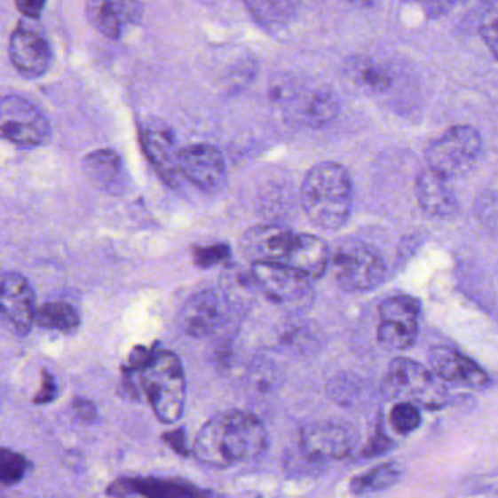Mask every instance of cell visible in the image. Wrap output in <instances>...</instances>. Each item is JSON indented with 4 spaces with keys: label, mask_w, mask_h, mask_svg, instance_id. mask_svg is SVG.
Returning a JSON list of instances; mask_svg holds the SVG:
<instances>
[{
    "label": "cell",
    "mask_w": 498,
    "mask_h": 498,
    "mask_svg": "<svg viewBox=\"0 0 498 498\" xmlns=\"http://www.w3.org/2000/svg\"><path fill=\"white\" fill-rule=\"evenodd\" d=\"M120 391L129 400H148L162 424H176L185 412L186 375L173 351L138 346L123 366Z\"/></svg>",
    "instance_id": "obj_1"
},
{
    "label": "cell",
    "mask_w": 498,
    "mask_h": 498,
    "mask_svg": "<svg viewBox=\"0 0 498 498\" xmlns=\"http://www.w3.org/2000/svg\"><path fill=\"white\" fill-rule=\"evenodd\" d=\"M268 445V431L257 416L228 409L206 421L194 439L192 452L199 463L225 470L259 459Z\"/></svg>",
    "instance_id": "obj_2"
},
{
    "label": "cell",
    "mask_w": 498,
    "mask_h": 498,
    "mask_svg": "<svg viewBox=\"0 0 498 498\" xmlns=\"http://www.w3.org/2000/svg\"><path fill=\"white\" fill-rule=\"evenodd\" d=\"M352 181L338 162L325 161L305 174L301 202L310 221L321 230H339L352 210Z\"/></svg>",
    "instance_id": "obj_3"
},
{
    "label": "cell",
    "mask_w": 498,
    "mask_h": 498,
    "mask_svg": "<svg viewBox=\"0 0 498 498\" xmlns=\"http://www.w3.org/2000/svg\"><path fill=\"white\" fill-rule=\"evenodd\" d=\"M482 138L472 126H453L425 151L429 170L446 180L470 174L481 157Z\"/></svg>",
    "instance_id": "obj_4"
},
{
    "label": "cell",
    "mask_w": 498,
    "mask_h": 498,
    "mask_svg": "<svg viewBox=\"0 0 498 498\" xmlns=\"http://www.w3.org/2000/svg\"><path fill=\"white\" fill-rule=\"evenodd\" d=\"M359 432L352 425L338 421H320L301 430L298 455L301 465L317 466L339 461L354 452Z\"/></svg>",
    "instance_id": "obj_5"
},
{
    "label": "cell",
    "mask_w": 498,
    "mask_h": 498,
    "mask_svg": "<svg viewBox=\"0 0 498 498\" xmlns=\"http://www.w3.org/2000/svg\"><path fill=\"white\" fill-rule=\"evenodd\" d=\"M335 278L346 293H366L386 278L387 266L377 249L367 244L346 246L332 255Z\"/></svg>",
    "instance_id": "obj_6"
},
{
    "label": "cell",
    "mask_w": 498,
    "mask_h": 498,
    "mask_svg": "<svg viewBox=\"0 0 498 498\" xmlns=\"http://www.w3.org/2000/svg\"><path fill=\"white\" fill-rule=\"evenodd\" d=\"M0 130L4 139L21 148H36L50 138L44 113L21 95H4L0 101Z\"/></svg>",
    "instance_id": "obj_7"
},
{
    "label": "cell",
    "mask_w": 498,
    "mask_h": 498,
    "mask_svg": "<svg viewBox=\"0 0 498 498\" xmlns=\"http://www.w3.org/2000/svg\"><path fill=\"white\" fill-rule=\"evenodd\" d=\"M259 291L269 300L285 307L301 309L313 301L312 280L282 265H251Z\"/></svg>",
    "instance_id": "obj_8"
},
{
    "label": "cell",
    "mask_w": 498,
    "mask_h": 498,
    "mask_svg": "<svg viewBox=\"0 0 498 498\" xmlns=\"http://www.w3.org/2000/svg\"><path fill=\"white\" fill-rule=\"evenodd\" d=\"M230 303L223 293L214 289H202L186 300L181 307V329L192 338L202 339L214 335L223 328L228 317Z\"/></svg>",
    "instance_id": "obj_9"
},
{
    "label": "cell",
    "mask_w": 498,
    "mask_h": 498,
    "mask_svg": "<svg viewBox=\"0 0 498 498\" xmlns=\"http://www.w3.org/2000/svg\"><path fill=\"white\" fill-rule=\"evenodd\" d=\"M178 171L206 194H214L225 185V161L214 145L194 144L180 149Z\"/></svg>",
    "instance_id": "obj_10"
},
{
    "label": "cell",
    "mask_w": 498,
    "mask_h": 498,
    "mask_svg": "<svg viewBox=\"0 0 498 498\" xmlns=\"http://www.w3.org/2000/svg\"><path fill=\"white\" fill-rule=\"evenodd\" d=\"M296 233L280 224L251 226L240 239V251L251 265H287Z\"/></svg>",
    "instance_id": "obj_11"
},
{
    "label": "cell",
    "mask_w": 498,
    "mask_h": 498,
    "mask_svg": "<svg viewBox=\"0 0 498 498\" xmlns=\"http://www.w3.org/2000/svg\"><path fill=\"white\" fill-rule=\"evenodd\" d=\"M108 497L128 498H214L209 490L178 478L122 477L108 486Z\"/></svg>",
    "instance_id": "obj_12"
},
{
    "label": "cell",
    "mask_w": 498,
    "mask_h": 498,
    "mask_svg": "<svg viewBox=\"0 0 498 498\" xmlns=\"http://www.w3.org/2000/svg\"><path fill=\"white\" fill-rule=\"evenodd\" d=\"M0 309L4 320L8 321L18 335L25 336L36 323V294L29 281L18 272H4L2 276Z\"/></svg>",
    "instance_id": "obj_13"
},
{
    "label": "cell",
    "mask_w": 498,
    "mask_h": 498,
    "mask_svg": "<svg viewBox=\"0 0 498 498\" xmlns=\"http://www.w3.org/2000/svg\"><path fill=\"white\" fill-rule=\"evenodd\" d=\"M9 56L15 69L29 79L40 78L50 69L53 60L47 38L24 25H18L11 34Z\"/></svg>",
    "instance_id": "obj_14"
},
{
    "label": "cell",
    "mask_w": 498,
    "mask_h": 498,
    "mask_svg": "<svg viewBox=\"0 0 498 498\" xmlns=\"http://www.w3.org/2000/svg\"><path fill=\"white\" fill-rule=\"evenodd\" d=\"M140 139L146 157L161 178L169 185H176L180 171L173 130L160 120L151 119L140 126Z\"/></svg>",
    "instance_id": "obj_15"
},
{
    "label": "cell",
    "mask_w": 498,
    "mask_h": 498,
    "mask_svg": "<svg viewBox=\"0 0 498 498\" xmlns=\"http://www.w3.org/2000/svg\"><path fill=\"white\" fill-rule=\"evenodd\" d=\"M384 386L387 393L395 398H411L431 404L434 379L423 364L414 360H393L387 368Z\"/></svg>",
    "instance_id": "obj_16"
},
{
    "label": "cell",
    "mask_w": 498,
    "mask_h": 498,
    "mask_svg": "<svg viewBox=\"0 0 498 498\" xmlns=\"http://www.w3.org/2000/svg\"><path fill=\"white\" fill-rule=\"evenodd\" d=\"M83 170L91 185L103 194L117 196L129 189L128 170L113 149H99L85 155Z\"/></svg>",
    "instance_id": "obj_17"
},
{
    "label": "cell",
    "mask_w": 498,
    "mask_h": 498,
    "mask_svg": "<svg viewBox=\"0 0 498 498\" xmlns=\"http://www.w3.org/2000/svg\"><path fill=\"white\" fill-rule=\"evenodd\" d=\"M432 370L440 379L468 387H486L490 377L474 360L449 346H436L430 352Z\"/></svg>",
    "instance_id": "obj_18"
},
{
    "label": "cell",
    "mask_w": 498,
    "mask_h": 498,
    "mask_svg": "<svg viewBox=\"0 0 498 498\" xmlns=\"http://www.w3.org/2000/svg\"><path fill=\"white\" fill-rule=\"evenodd\" d=\"M85 11L91 24L106 37H122L129 25L139 22L142 4L138 2H110V0H90Z\"/></svg>",
    "instance_id": "obj_19"
},
{
    "label": "cell",
    "mask_w": 498,
    "mask_h": 498,
    "mask_svg": "<svg viewBox=\"0 0 498 498\" xmlns=\"http://www.w3.org/2000/svg\"><path fill=\"white\" fill-rule=\"evenodd\" d=\"M332 253L329 244L317 235L296 234L293 249L289 253L287 265L289 268L300 272L310 280H319L325 275L326 269L329 268Z\"/></svg>",
    "instance_id": "obj_20"
},
{
    "label": "cell",
    "mask_w": 498,
    "mask_h": 498,
    "mask_svg": "<svg viewBox=\"0 0 498 498\" xmlns=\"http://www.w3.org/2000/svg\"><path fill=\"white\" fill-rule=\"evenodd\" d=\"M415 194L425 214L447 218L457 212V199L450 189L449 180L431 170H424L416 178Z\"/></svg>",
    "instance_id": "obj_21"
},
{
    "label": "cell",
    "mask_w": 498,
    "mask_h": 498,
    "mask_svg": "<svg viewBox=\"0 0 498 498\" xmlns=\"http://www.w3.org/2000/svg\"><path fill=\"white\" fill-rule=\"evenodd\" d=\"M37 323L43 329L59 330V332H74L81 325V316L74 305L65 301L45 303L37 310Z\"/></svg>",
    "instance_id": "obj_22"
},
{
    "label": "cell",
    "mask_w": 498,
    "mask_h": 498,
    "mask_svg": "<svg viewBox=\"0 0 498 498\" xmlns=\"http://www.w3.org/2000/svg\"><path fill=\"white\" fill-rule=\"evenodd\" d=\"M402 477V470L396 463H384L375 466L373 470H367L359 477L352 478L350 482V490L354 494H373L387 490L395 486Z\"/></svg>",
    "instance_id": "obj_23"
},
{
    "label": "cell",
    "mask_w": 498,
    "mask_h": 498,
    "mask_svg": "<svg viewBox=\"0 0 498 498\" xmlns=\"http://www.w3.org/2000/svg\"><path fill=\"white\" fill-rule=\"evenodd\" d=\"M418 338V323L399 320H380L377 339L380 345L391 351L409 350Z\"/></svg>",
    "instance_id": "obj_24"
},
{
    "label": "cell",
    "mask_w": 498,
    "mask_h": 498,
    "mask_svg": "<svg viewBox=\"0 0 498 498\" xmlns=\"http://www.w3.org/2000/svg\"><path fill=\"white\" fill-rule=\"evenodd\" d=\"M348 74L357 87L368 92H384L391 85L389 72L373 62H355Z\"/></svg>",
    "instance_id": "obj_25"
},
{
    "label": "cell",
    "mask_w": 498,
    "mask_h": 498,
    "mask_svg": "<svg viewBox=\"0 0 498 498\" xmlns=\"http://www.w3.org/2000/svg\"><path fill=\"white\" fill-rule=\"evenodd\" d=\"M339 110V101L332 91H316L305 107V119L312 126H323L334 119Z\"/></svg>",
    "instance_id": "obj_26"
},
{
    "label": "cell",
    "mask_w": 498,
    "mask_h": 498,
    "mask_svg": "<svg viewBox=\"0 0 498 498\" xmlns=\"http://www.w3.org/2000/svg\"><path fill=\"white\" fill-rule=\"evenodd\" d=\"M421 313L420 301L409 296H395L380 304V320H399L418 323Z\"/></svg>",
    "instance_id": "obj_27"
},
{
    "label": "cell",
    "mask_w": 498,
    "mask_h": 498,
    "mask_svg": "<svg viewBox=\"0 0 498 498\" xmlns=\"http://www.w3.org/2000/svg\"><path fill=\"white\" fill-rule=\"evenodd\" d=\"M246 4L256 21L268 29H275L287 21L294 6L287 2H248Z\"/></svg>",
    "instance_id": "obj_28"
},
{
    "label": "cell",
    "mask_w": 498,
    "mask_h": 498,
    "mask_svg": "<svg viewBox=\"0 0 498 498\" xmlns=\"http://www.w3.org/2000/svg\"><path fill=\"white\" fill-rule=\"evenodd\" d=\"M31 463L21 453L4 447L0 450V482L4 486H13L27 477Z\"/></svg>",
    "instance_id": "obj_29"
},
{
    "label": "cell",
    "mask_w": 498,
    "mask_h": 498,
    "mask_svg": "<svg viewBox=\"0 0 498 498\" xmlns=\"http://www.w3.org/2000/svg\"><path fill=\"white\" fill-rule=\"evenodd\" d=\"M326 391L330 399L344 407L354 404L361 391V383L355 375L350 373H341L329 380Z\"/></svg>",
    "instance_id": "obj_30"
},
{
    "label": "cell",
    "mask_w": 498,
    "mask_h": 498,
    "mask_svg": "<svg viewBox=\"0 0 498 498\" xmlns=\"http://www.w3.org/2000/svg\"><path fill=\"white\" fill-rule=\"evenodd\" d=\"M423 423L420 407L412 402H402L393 407L391 412V424L396 432L402 436L411 434L416 429H420Z\"/></svg>",
    "instance_id": "obj_31"
},
{
    "label": "cell",
    "mask_w": 498,
    "mask_h": 498,
    "mask_svg": "<svg viewBox=\"0 0 498 498\" xmlns=\"http://www.w3.org/2000/svg\"><path fill=\"white\" fill-rule=\"evenodd\" d=\"M479 33L482 40L491 50V53L494 54V58L498 60V0L486 4L479 21Z\"/></svg>",
    "instance_id": "obj_32"
},
{
    "label": "cell",
    "mask_w": 498,
    "mask_h": 498,
    "mask_svg": "<svg viewBox=\"0 0 498 498\" xmlns=\"http://www.w3.org/2000/svg\"><path fill=\"white\" fill-rule=\"evenodd\" d=\"M228 257H230V248L226 244H212V246L196 248L194 250V262L203 269L221 264Z\"/></svg>",
    "instance_id": "obj_33"
},
{
    "label": "cell",
    "mask_w": 498,
    "mask_h": 498,
    "mask_svg": "<svg viewBox=\"0 0 498 498\" xmlns=\"http://www.w3.org/2000/svg\"><path fill=\"white\" fill-rule=\"evenodd\" d=\"M59 395V384L49 370L42 371V384L38 389L37 395L34 396V404L49 405L53 402Z\"/></svg>",
    "instance_id": "obj_34"
},
{
    "label": "cell",
    "mask_w": 498,
    "mask_h": 498,
    "mask_svg": "<svg viewBox=\"0 0 498 498\" xmlns=\"http://www.w3.org/2000/svg\"><path fill=\"white\" fill-rule=\"evenodd\" d=\"M72 414L75 420L81 424H95L99 421V409L95 407L94 402L83 399V398H76L72 402Z\"/></svg>",
    "instance_id": "obj_35"
},
{
    "label": "cell",
    "mask_w": 498,
    "mask_h": 498,
    "mask_svg": "<svg viewBox=\"0 0 498 498\" xmlns=\"http://www.w3.org/2000/svg\"><path fill=\"white\" fill-rule=\"evenodd\" d=\"M162 441L169 446L178 456L187 457L189 447H187V436L183 429H174L162 434Z\"/></svg>",
    "instance_id": "obj_36"
},
{
    "label": "cell",
    "mask_w": 498,
    "mask_h": 498,
    "mask_svg": "<svg viewBox=\"0 0 498 498\" xmlns=\"http://www.w3.org/2000/svg\"><path fill=\"white\" fill-rule=\"evenodd\" d=\"M468 486V490L474 494L478 493H498V475L495 477H490V475H484V477H475L470 478V481H466L465 484Z\"/></svg>",
    "instance_id": "obj_37"
},
{
    "label": "cell",
    "mask_w": 498,
    "mask_h": 498,
    "mask_svg": "<svg viewBox=\"0 0 498 498\" xmlns=\"http://www.w3.org/2000/svg\"><path fill=\"white\" fill-rule=\"evenodd\" d=\"M391 445V441L389 440L386 436H383V434H375V436L371 439L370 445L364 447L362 455L366 457L379 456L382 453L387 452Z\"/></svg>",
    "instance_id": "obj_38"
},
{
    "label": "cell",
    "mask_w": 498,
    "mask_h": 498,
    "mask_svg": "<svg viewBox=\"0 0 498 498\" xmlns=\"http://www.w3.org/2000/svg\"><path fill=\"white\" fill-rule=\"evenodd\" d=\"M44 6L45 2L43 0H18L17 2V8L28 18L40 17Z\"/></svg>",
    "instance_id": "obj_39"
}]
</instances>
